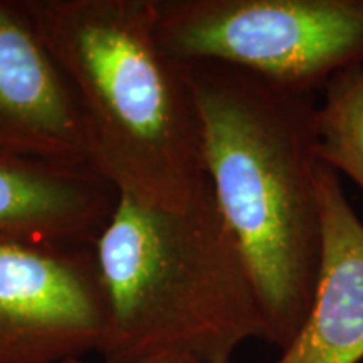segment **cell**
Instances as JSON below:
<instances>
[{
  "label": "cell",
  "instance_id": "obj_2",
  "mask_svg": "<svg viewBox=\"0 0 363 363\" xmlns=\"http://www.w3.org/2000/svg\"><path fill=\"white\" fill-rule=\"evenodd\" d=\"M69 81L91 163L118 190L185 207L208 184L185 62L157 33L155 0H21Z\"/></svg>",
  "mask_w": 363,
  "mask_h": 363
},
{
  "label": "cell",
  "instance_id": "obj_4",
  "mask_svg": "<svg viewBox=\"0 0 363 363\" xmlns=\"http://www.w3.org/2000/svg\"><path fill=\"white\" fill-rule=\"evenodd\" d=\"M157 33L182 62H220L316 94L363 67V0H155Z\"/></svg>",
  "mask_w": 363,
  "mask_h": 363
},
{
  "label": "cell",
  "instance_id": "obj_7",
  "mask_svg": "<svg viewBox=\"0 0 363 363\" xmlns=\"http://www.w3.org/2000/svg\"><path fill=\"white\" fill-rule=\"evenodd\" d=\"M323 222L320 274L308 315L272 363H360L363 360V222L340 175L316 170Z\"/></svg>",
  "mask_w": 363,
  "mask_h": 363
},
{
  "label": "cell",
  "instance_id": "obj_1",
  "mask_svg": "<svg viewBox=\"0 0 363 363\" xmlns=\"http://www.w3.org/2000/svg\"><path fill=\"white\" fill-rule=\"evenodd\" d=\"M212 194L242 252L264 320L283 350L311 306L323 222L316 94L220 62H185Z\"/></svg>",
  "mask_w": 363,
  "mask_h": 363
},
{
  "label": "cell",
  "instance_id": "obj_6",
  "mask_svg": "<svg viewBox=\"0 0 363 363\" xmlns=\"http://www.w3.org/2000/svg\"><path fill=\"white\" fill-rule=\"evenodd\" d=\"M0 153L93 169L74 91L21 0H0Z\"/></svg>",
  "mask_w": 363,
  "mask_h": 363
},
{
  "label": "cell",
  "instance_id": "obj_3",
  "mask_svg": "<svg viewBox=\"0 0 363 363\" xmlns=\"http://www.w3.org/2000/svg\"><path fill=\"white\" fill-rule=\"evenodd\" d=\"M104 363H233L264 320L242 252L206 185L180 208L120 195L96 244Z\"/></svg>",
  "mask_w": 363,
  "mask_h": 363
},
{
  "label": "cell",
  "instance_id": "obj_8",
  "mask_svg": "<svg viewBox=\"0 0 363 363\" xmlns=\"http://www.w3.org/2000/svg\"><path fill=\"white\" fill-rule=\"evenodd\" d=\"M118 190L89 167L0 153V238L94 246Z\"/></svg>",
  "mask_w": 363,
  "mask_h": 363
},
{
  "label": "cell",
  "instance_id": "obj_9",
  "mask_svg": "<svg viewBox=\"0 0 363 363\" xmlns=\"http://www.w3.org/2000/svg\"><path fill=\"white\" fill-rule=\"evenodd\" d=\"M318 160L363 192V67L338 72L316 108Z\"/></svg>",
  "mask_w": 363,
  "mask_h": 363
},
{
  "label": "cell",
  "instance_id": "obj_10",
  "mask_svg": "<svg viewBox=\"0 0 363 363\" xmlns=\"http://www.w3.org/2000/svg\"><path fill=\"white\" fill-rule=\"evenodd\" d=\"M59 363H89V362H86L83 357H72V358H67V360H62Z\"/></svg>",
  "mask_w": 363,
  "mask_h": 363
},
{
  "label": "cell",
  "instance_id": "obj_5",
  "mask_svg": "<svg viewBox=\"0 0 363 363\" xmlns=\"http://www.w3.org/2000/svg\"><path fill=\"white\" fill-rule=\"evenodd\" d=\"M106 299L94 246L0 238V363L98 352Z\"/></svg>",
  "mask_w": 363,
  "mask_h": 363
}]
</instances>
